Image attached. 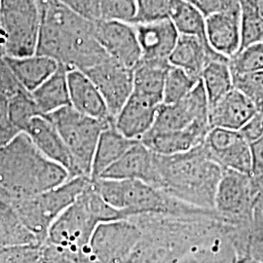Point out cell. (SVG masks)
Listing matches in <instances>:
<instances>
[{
    "label": "cell",
    "instance_id": "obj_1",
    "mask_svg": "<svg viewBox=\"0 0 263 263\" xmlns=\"http://www.w3.org/2000/svg\"><path fill=\"white\" fill-rule=\"evenodd\" d=\"M41 22L37 55L55 60L69 69L85 71L109 57L94 34V23L55 0L39 5Z\"/></svg>",
    "mask_w": 263,
    "mask_h": 263
},
{
    "label": "cell",
    "instance_id": "obj_2",
    "mask_svg": "<svg viewBox=\"0 0 263 263\" xmlns=\"http://www.w3.org/2000/svg\"><path fill=\"white\" fill-rule=\"evenodd\" d=\"M69 179L68 172L45 157L25 133L0 147V200L34 196Z\"/></svg>",
    "mask_w": 263,
    "mask_h": 263
},
{
    "label": "cell",
    "instance_id": "obj_3",
    "mask_svg": "<svg viewBox=\"0 0 263 263\" xmlns=\"http://www.w3.org/2000/svg\"><path fill=\"white\" fill-rule=\"evenodd\" d=\"M155 156L160 190L191 206L214 210L223 170L208 156L202 143L183 153Z\"/></svg>",
    "mask_w": 263,
    "mask_h": 263
},
{
    "label": "cell",
    "instance_id": "obj_4",
    "mask_svg": "<svg viewBox=\"0 0 263 263\" xmlns=\"http://www.w3.org/2000/svg\"><path fill=\"white\" fill-rule=\"evenodd\" d=\"M92 182L104 201L121 212L124 218L149 214L180 216L216 215L215 210L191 206L140 180L99 179Z\"/></svg>",
    "mask_w": 263,
    "mask_h": 263
},
{
    "label": "cell",
    "instance_id": "obj_5",
    "mask_svg": "<svg viewBox=\"0 0 263 263\" xmlns=\"http://www.w3.org/2000/svg\"><path fill=\"white\" fill-rule=\"evenodd\" d=\"M91 181L87 177H76L37 195L8 203L30 233L47 235L52 223L76 202Z\"/></svg>",
    "mask_w": 263,
    "mask_h": 263
},
{
    "label": "cell",
    "instance_id": "obj_6",
    "mask_svg": "<svg viewBox=\"0 0 263 263\" xmlns=\"http://www.w3.org/2000/svg\"><path fill=\"white\" fill-rule=\"evenodd\" d=\"M53 122L69 152L74 178L91 179L92 162L100 136L113 120H99L78 112L70 105L46 115Z\"/></svg>",
    "mask_w": 263,
    "mask_h": 263
},
{
    "label": "cell",
    "instance_id": "obj_7",
    "mask_svg": "<svg viewBox=\"0 0 263 263\" xmlns=\"http://www.w3.org/2000/svg\"><path fill=\"white\" fill-rule=\"evenodd\" d=\"M0 16L5 35V57L34 55L41 22L36 0H0Z\"/></svg>",
    "mask_w": 263,
    "mask_h": 263
},
{
    "label": "cell",
    "instance_id": "obj_8",
    "mask_svg": "<svg viewBox=\"0 0 263 263\" xmlns=\"http://www.w3.org/2000/svg\"><path fill=\"white\" fill-rule=\"evenodd\" d=\"M260 188L251 175L223 170L216 188L214 210L228 222H251Z\"/></svg>",
    "mask_w": 263,
    "mask_h": 263
},
{
    "label": "cell",
    "instance_id": "obj_9",
    "mask_svg": "<svg viewBox=\"0 0 263 263\" xmlns=\"http://www.w3.org/2000/svg\"><path fill=\"white\" fill-rule=\"evenodd\" d=\"M202 146L208 156L222 170L252 174L250 143L239 131L211 128Z\"/></svg>",
    "mask_w": 263,
    "mask_h": 263
},
{
    "label": "cell",
    "instance_id": "obj_10",
    "mask_svg": "<svg viewBox=\"0 0 263 263\" xmlns=\"http://www.w3.org/2000/svg\"><path fill=\"white\" fill-rule=\"evenodd\" d=\"M209 110L207 96L200 80L179 103L160 105L151 132L182 131L196 123H209Z\"/></svg>",
    "mask_w": 263,
    "mask_h": 263
},
{
    "label": "cell",
    "instance_id": "obj_11",
    "mask_svg": "<svg viewBox=\"0 0 263 263\" xmlns=\"http://www.w3.org/2000/svg\"><path fill=\"white\" fill-rule=\"evenodd\" d=\"M94 82L113 120L134 90L133 69L107 58L83 71Z\"/></svg>",
    "mask_w": 263,
    "mask_h": 263
},
{
    "label": "cell",
    "instance_id": "obj_12",
    "mask_svg": "<svg viewBox=\"0 0 263 263\" xmlns=\"http://www.w3.org/2000/svg\"><path fill=\"white\" fill-rule=\"evenodd\" d=\"M95 37L105 54L122 66L134 69L142 59L133 24L99 20L94 23Z\"/></svg>",
    "mask_w": 263,
    "mask_h": 263
},
{
    "label": "cell",
    "instance_id": "obj_13",
    "mask_svg": "<svg viewBox=\"0 0 263 263\" xmlns=\"http://www.w3.org/2000/svg\"><path fill=\"white\" fill-rule=\"evenodd\" d=\"M99 224L100 221L81 194L52 223L47 235L57 244L73 246L90 240Z\"/></svg>",
    "mask_w": 263,
    "mask_h": 263
},
{
    "label": "cell",
    "instance_id": "obj_14",
    "mask_svg": "<svg viewBox=\"0 0 263 263\" xmlns=\"http://www.w3.org/2000/svg\"><path fill=\"white\" fill-rule=\"evenodd\" d=\"M101 179L140 180L160 189L155 153L149 151L141 141H136L119 159L104 172Z\"/></svg>",
    "mask_w": 263,
    "mask_h": 263
},
{
    "label": "cell",
    "instance_id": "obj_15",
    "mask_svg": "<svg viewBox=\"0 0 263 263\" xmlns=\"http://www.w3.org/2000/svg\"><path fill=\"white\" fill-rule=\"evenodd\" d=\"M29 140L48 159L61 165L74 178L72 159L55 125L46 115H37L28 123L24 132Z\"/></svg>",
    "mask_w": 263,
    "mask_h": 263
},
{
    "label": "cell",
    "instance_id": "obj_16",
    "mask_svg": "<svg viewBox=\"0 0 263 263\" xmlns=\"http://www.w3.org/2000/svg\"><path fill=\"white\" fill-rule=\"evenodd\" d=\"M160 105L133 93L115 116L113 124L125 138L132 141H140L151 131Z\"/></svg>",
    "mask_w": 263,
    "mask_h": 263
},
{
    "label": "cell",
    "instance_id": "obj_17",
    "mask_svg": "<svg viewBox=\"0 0 263 263\" xmlns=\"http://www.w3.org/2000/svg\"><path fill=\"white\" fill-rule=\"evenodd\" d=\"M210 46L228 60L241 48V7L214 14L206 18Z\"/></svg>",
    "mask_w": 263,
    "mask_h": 263
},
{
    "label": "cell",
    "instance_id": "obj_18",
    "mask_svg": "<svg viewBox=\"0 0 263 263\" xmlns=\"http://www.w3.org/2000/svg\"><path fill=\"white\" fill-rule=\"evenodd\" d=\"M210 129L211 126L209 123H196L182 131H149L140 141L157 155H176L200 145L205 140Z\"/></svg>",
    "mask_w": 263,
    "mask_h": 263
},
{
    "label": "cell",
    "instance_id": "obj_19",
    "mask_svg": "<svg viewBox=\"0 0 263 263\" xmlns=\"http://www.w3.org/2000/svg\"><path fill=\"white\" fill-rule=\"evenodd\" d=\"M67 86L69 105L78 112L99 120H113L100 91L85 72L67 70Z\"/></svg>",
    "mask_w": 263,
    "mask_h": 263
},
{
    "label": "cell",
    "instance_id": "obj_20",
    "mask_svg": "<svg viewBox=\"0 0 263 263\" xmlns=\"http://www.w3.org/2000/svg\"><path fill=\"white\" fill-rule=\"evenodd\" d=\"M213 61H229L215 52L209 42L195 36L179 34L176 46L168 58L170 65L200 79L204 68Z\"/></svg>",
    "mask_w": 263,
    "mask_h": 263
},
{
    "label": "cell",
    "instance_id": "obj_21",
    "mask_svg": "<svg viewBox=\"0 0 263 263\" xmlns=\"http://www.w3.org/2000/svg\"><path fill=\"white\" fill-rule=\"evenodd\" d=\"M143 60H167L179 34L171 20L134 25Z\"/></svg>",
    "mask_w": 263,
    "mask_h": 263
},
{
    "label": "cell",
    "instance_id": "obj_22",
    "mask_svg": "<svg viewBox=\"0 0 263 263\" xmlns=\"http://www.w3.org/2000/svg\"><path fill=\"white\" fill-rule=\"evenodd\" d=\"M256 111L255 104L233 88L215 105L210 107L209 123L211 128L239 131Z\"/></svg>",
    "mask_w": 263,
    "mask_h": 263
},
{
    "label": "cell",
    "instance_id": "obj_23",
    "mask_svg": "<svg viewBox=\"0 0 263 263\" xmlns=\"http://www.w3.org/2000/svg\"><path fill=\"white\" fill-rule=\"evenodd\" d=\"M170 66L167 60L141 59L133 69V93L162 104L165 78Z\"/></svg>",
    "mask_w": 263,
    "mask_h": 263
},
{
    "label": "cell",
    "instance_id": "obj_24",
    "mask_svg": "<svg viewBox=\"0 0 263 263\" xmlns=\"http://www.w3.org/2000/svg\"><path fill=\"white\" fill-rule=\"evenodd\" d=\"M5 59L20 84L28 93L37 89L60 66L55 60L37 54L20 58L5 57Z\"/></svg>",
    "mask_w": 263,
    "mask_h": 263
},
{
    "label": "cell",
    "instance_id": "obj_25",
    "mask_svg": "<svg viewBox=\"0 0 263 263\" xmlns=\"http://www.w3.org/2000/svg\"><path fill=\"white\" fill-rule=\"evenodd\" d=\"M136 141L125 138L117 131L114 124L108 125L102 132L95 151L91 179H101L104 172L119 159Z\"/></svg>",
    "mask_w": 263,
    "mask_h": 263
},
{
    "label": "cell",
    "instance_id": "obj_26",
    "mask_svg": "<svg viewBox=\"0 0 263 263\" xmlns=\"http://www.w3.org/2000/svg\"><path fill=\"white\" fill-rule=\"evenodd\" d=\"M67 70L60 65L54 74L30 93L41 115H48L69 105Z\"/></svg>",
    "mask_w": 263,
    "mask_h": 263
},
{
    "label": "cell",
    "instance_id": "obj_27",
    "mask_svg": "<svg viewBox=\"0 0 263 263\" xmlns=\"http://www.w3.org/2000/svg\"><path fill=\"white\" fill-rule=\"evenodd\" d=\"M228 62L213 61L209 63L200 76L210 107L233 89V78Z\"/></svg>",
    "mask_w": 263,
    "mask_h": 263
},
{
    "label": "cell",
    "instance_id": "obj_28",
    "mask_svg": "<svg viewBox=\"0 0 263 263\" xmlns=\"http://www.w3.org/2000/svg\"><path fill=\"white\" fill-rule=\"evenodd\" d=\"M170 20L180 35L195 36L208 42L206 18L191 2L175 0Z\"/></svg>",
    "mask_w": 263,
    "mask_h": 263
},
{
    "label": "cell",
    "instance_id": "obj_29",
    "mask_svg": "<svg viewBox=\"0 0 263 263\" xmlns=\"http://www.w3.org/2000/svg\"><path fill=\"white\" fill-rule=\"evenodd\" d=\"M200 79L189 76L187 72L176 66H170L163 89V104L179 103L198 84Z\"/></svg>",
    "mask_w": 263,
    "mask_h": 263
},
{
    "label": "cell",
    "instance_id": "obj_30",
    "mask_svg": "<svg viewBox=\"0 0 263 263\" xmlns=\"http://www.w3.org/2000/svg\"><path fill=\"white\" fill-rule=\"evenodd\" d=\"M263 42V17L252 0L241 2V48Z\"/></svg>",
    "mask_w": 263,
    "mask_h": 263
},
{
    "label": "cell",
    "instance_id": "obj_31",
    "mask_svg": "<svg viewBox=\"0 0 263 263\" xmlns=\"http://www.w3.org/2000/svg\"><path fill=\"white\" fill-rule=\"evenodd\" d=\"M228 65L232 76L253 73L263 70V42L240 49L229 59Z\"/></svg>",
    "mask_w": 263,
    "mask_h": 263
},
{
    "label": "cell",
    "instance_id": "obj_32",
    "mask_svg": "<svg viewBox=\"0 0 263 263\" xmlns=\"http://www.w3.org/2000/svg\"><path fill=\"white\" fill-rule=\"evenodd\" d=\"M9 110L12 123L20 133L25 132L33 117L41 115L31 94L28 91H22L10 98Z\"/></svg>",
    "mask_w": 263,
    "mask_h": 263
},
{
    "label": "cell",
    "instance_id": "obj_33",
    "mask_svg": "<svg viewBox=\"0 0 263 263\" xmlns=\"http://www.w3.org/2000/svg\"><path fill=\"white\" fill-rule=\"evenodd\" d=\"M175 0H136L133 25L170 19Z\"/></svg>",
    "mask_w": 263,
    "mask_h": 263
},
{
    "label": "cell",
    "instance_id": "obj_34",
    "mask_svg": "<svg viewBox=\"0 0 263 263\" xmlns=\"http://www.w3.org/2000/svg\"><path fill=\"white\" fill-rule=\"evenodd\" d=\"M136 9V0H99L100 20L133 24Z\"/></svg>",
    "mask_w": 263,
    "mask_h": 263
},
{
    "label": "cell",
    "instance_id": "obj_35",
    "mask_svg": "<svg viewBox=\"0 0 263 263\" xmlns=\"http://www.w3.org/2000/svg\"><path fill=\"white\" fill-rule=\"evenodd\" d=\"M233 88L249 98L258 107L263 103V70L253 73L232 76Z\"/></svg>",
    "mask_w": 263,
    "mask_h": 263
},
{
    "label": "cell",
    "instance_id": "obj_36",
    "mask_svg": "<svg viewBox=\"0 0 263 263\" xmlns=\"http://www.w3.org/2000/svg\"><path fill=\"white\" fill-rule=\"evenodd\" d=\"M19 134L11 120L9 98L0 93V147L7 144Z\"/></svg>",
    "mask_w": 263,
    "mask_h": 263
},
{
    "label": "cell",
    "instance_id": "obj_37",
    "mask_svg": "<svg viewBox=\"0 0 263 263\" xmlns=\"http://www.w3.org/2000/svg\"><path fill=\"white\" fill-rule=\"evenodd\" d=\"M22 91L26 90L20 84L13 73L5 57L0 58V93L10 99Z\"/></svg>",
    "mask_w": 263,
    "mask_h": 263
},
{
    "label": "cell",
    "instance_id": "obj_38",
    "mask_svg": "<svg viewBox=\"0 0 263 263\" xmlns=\"http://www.w3.org/2000/svg\"><path fill=\"white\" fill-rule=\"evenodd\" d=\"M60 4L90 21L100 20L99 0H55Z\"/></svg>",
    "mask_w": 263,
    "mask_h": 263
},
{
    "label": "cell",
    "instance_id": "obj_39",
    "mask_svg": "<svg viewBox=\"0 0 263 263\" xmlns=\"http://www.w3.org/2000/svg\"><path fill=\"white\" fill-rule=\"evenodd\" d=\"M207 18L214 14L241 7V3L235 0H191L190 1Z\"/></svg>",
    "mask_w": 263,
    "mask_h": 263
},
{
    "label": "cell",
    "instance_id": "obj_40",
    "mask_svg": "<svg viewBox=\"0 0 263 263\" xmlns=\"http://www.w3.org/2000/svg\"><path fill=\"white\" fill-rule=\"evenodd\" d=\"M239 132L249 143L259 139L263 135V112L257 110Z\"/></svg>",
    "mask_w": 263,
    "mask_h": 263
},
{
    "label": "cell",
    "instance_id": "obj_41",
    "mask_svg": "<svg viewBox=\"0 0 263 263\" xmlns=\"http://www.w3.org/2000/svg\"><path fill=\"white\" fill-rule=\"evenodd\" d=\"M252 158V174L263 181V135L256 141L250 143Z\"/></svg>",
    "mask_w": 263,
    "mask_h": 263
},
{
    "label": "cell",
    "instance_id": "obj_42",
    "mask_svg": "<svg viewBox=\"0 0 263 263\" xmlns=\"http://www.w3.org/2000/svg\"><path fill=\"white\" fill-rule=\"evenodd\" d=\"M254 209L260 211L263 213V185L260 188L259 192L257 193V196L255 198V204H254Z\"/></svg>",
    "mask_w": 263,
    "mask_h": 263
},
{
    "label": "cell",
    "instance_id": "obj_43",
    "mask_svg": "<svg viewBox=\"0 0 263 263\" xmlns=\"http://www.w3.org/2000/svg\"><path fill=\"white\" fill-rule=\"evenodd\" d=\"M0 51L5 56V35H4V31L2 28V25H1V16H0Z\"/></svg>",
    "mask_w": 263,
    "mask_h": 263
},
{
    "label": "cell",
    "instance_id": "obj_44",
    "mask_svg": "<svg viewBox=\"0 0 263 263\" xmlns=\"http://www.w3.org/2000/svg\"><path fill=\"white\" fill-rule=\"evenodd\" d=\"M254 7L258 11V13L263 17V0H252Z\"/></svg>",
    "mask_w": 263,
    "mask_h": 263
},
{
    "label": "cell",
    "instance_id": "obj_45",
    "mask_svg": "<svg viewBox=\"0 0 263 263\" xmlns=\"http://www.w3.org/2000/svg\"><path fill=\"white\" fill-rule=\"evenodd\" d=\"M50 0H36V2H37L39 5H41V4H44V3H47L49 2Z\"/></svg>",
    "mask_w": 263,
    "mask_h": 263
},
{
    "label": "cell",
    "instance_id": "obj_46",
    "mask_svg": "<svg viewBox=\"0 0 263 263\" xmlns=\"http://www.w3.org/2000/svg\"><path fill=\"white\" fill-rule=\"evenodd\" d=\"M235 1H238V2H240V3L242 2V0H235Z\"/></svg>",
    "mask_w": 263,
    "mask_h": 263
},
{
    "label": "cell",
    "instance_id": "obj_47",
    "mask_svg": "<svg viewBox=\"0 0 263 263\" xmlns=\"http://www.w3.org/2000/svg\"><path fill=\"white\" fill-rule=\"evenodd\" d=\"M185 1H189V2H190V1H191V0H185Z\"/></svg>",
    "mask_w": 263,
    "mask_h": 263
}]
</instances>
